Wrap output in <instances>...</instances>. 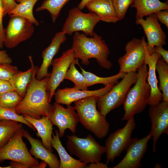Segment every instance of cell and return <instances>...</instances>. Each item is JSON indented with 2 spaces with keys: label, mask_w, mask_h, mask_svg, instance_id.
Instances as JSON below:
<instances>
[{
  "label": "cell",
  "mask_w": 168,
  "mask_h": 168,
  "mask_svg": "<svg viewBox=\"0 0 168 168\" xmlns=\"http://www.w3.org/2000/svg\"><path fill=\"white\" fill-rule=\"evenodd\" d=\"M147 45L144 37L141 39L134 38L129 41L125 47V54L118 60L119 72L126 73L136 72L145 63L146 55L148 54Z\"/></svg>",
  "instance_id": "8"
},
{
  "label": "cell",
  "mask_w": 168,
  "mask_h": 168,
  "mask_svg": "<svg viewBox=\"0 0 168 168\" xmlns=\"http://www.w3.org/2000/svg\"><path fill=\"white\" fill-rule=\"evenodd\" d=\"M19 2L16 7L10 11L7 14L10 16H16L26 18L36 26L39 23L34 17L33 9L34 6L39 0H15Z\"/></svg>",
  "instance_id": "25"
},
{
  "label": "cell",
  "mask_w": 168,
  "mask_h": 168,
  "mask_svg": "<svg viewBox=\"0 0 168 168\" xmlns=\"http://www.w3.org/2000/svg\"><path fill=\"white\" fill-rule=\"evenodd\" d=\"M22 126L21 123L17 121L0 120V148L6 144Z\"/></svg>",
  "instance_id": "28"
},
{
  "label": "cell",
  "mask_w": 168,
  "mask_h": 168,
  "mask_svg": "<svg viewBox=\"0 0 168 168\" xmlns=\"http://www.w3.org/2000/svg\"><path fill=\"white\" fill-rule=\"evenodd\" d=\"M137 25H141L147 38V50L155 46L163 47L166 44V35L155 13L151 14L146 19H136Z\"/></svg>",
  "instance_id": "16"
},
{
  "label": "cell",
  "mask_w": 168,
  "mask_h": 168,
  "mask_svg": "<svg viewBox=\"0 0 168 168\" xmlns=\"http://www.w3.org/2000/svg\"><path fill=\"white\" fill-rule=\"evenodd\" d=\"M137 78L136 72L126 73L119 82L106 94L98 97L97 107L103 116L106 117L111 111L123 105L128 91L135 83Z\"/></svg>",
  "instance_id": "7"
},
{
  "label": "cell",
  "mask_w": 168,
  "mask_h": 168,
  "mask_svg": "<svg viewBox=\"0 0 168 168\" xmlns=\"http://www.w3.org/2000/svg\"><path fill=\"white\" fill-rule=\"evenodd\" d=\"M23 137L30 143L31 148L29 152L35 158L42 160L48 165L50 168H59L60 161L57 156L47 149L42 142L32 137L28 131L24 129Z\"/></svg>",
  "instance_id": "20"
},
{
  "label": "cell",
  "mask_w": 168,
  "mask_h": 168,
  "mask_svg": "<svg viewBox=\"0 0 168 168\" xmlns=\"http://www.w3.org/2000/svg\"><path fill=\"white\" fill-rule=\"evenodd\" d=\"M161 56L158 53L154 52L146 55L145 63L148 66L147 80L151 88L150 96L147 101L149 105H156L163 101L162 93L159 89L158 81L156 75V66L158 59Z\"/></svg>",
  "instance_id": "19"
},
{
  "label": "cell",
  "mask_w": 168,
  "mask_h": 168,
  "mask_svg": "<svg viewBox=\"0 0 168 168\" xmlns=\"http://www.w3.org/2000/svg\"><path fill=\"white\" fill-rule=\"evenodd\" d=\"M32 73V68L31 66L30 68L26 71H18L9 81L14 91L23 98L30 82Z\"/></svg>",
  "instance_id": "26"
},
{
  "label": "cell",
  "mask_w": 168,
  "mask_h": 168,
  "mask_svg": "<svg viewBox=\"0 0 168 168\" xmlns=\"http://www.w3.org/2000/svg\"><path fill=\"white\" fill-rule=\"evenodd\" d=\"M77 64L80 67L82 73L84 76L88 87L98 84H101L105 86L109 84L117 83L119 80L123 78L126 73L123 72H119L114 75L106 77L98 76L91 72L86 71L82 68L79 64Z\"/></svg>",
  "instance_id": "27"
},
{
  "label": "cell",
  "mask_w": 168,
  "mask_h": 168,
  "mask_svg": "<svg viewBox=\"0 0 168 168\" xmlns=\"http://www.w3.org/2000/svg\"><path fill=\"white\" fill-rule=\"evenodd\" d=\"M86 7L90 12L96 14L101 21L116 23L119 21L112 0H92Z\"/></svg>",
  "instance_id": "22"
},
{
  "label": "cell",
  "mask_w": 168,
  "mask_h": 168,
  "mask_svg": "<svg viewBox=\"0 0 168 168\" xmlns=\"http://www.w3.org/2000/svg\"><path fill=\"white\" fill-rule=\"evenodd\" d=\"M152 138L150 132L146 136L138 139L131 138L126 147V153L122 160L112 168H139L142 160L147 150V144Z\"/></svg>",
  "instance_id": "15"
},
{
  "label": "cell",
  "mask_w": 168,
  "mask_h": 168,
  "mask_svg": "<svg viewBox=\"0 0 168 168\" xmlns=\"http://www.w3.org/2000/svg\"><path fill=\"white\" fill-rule=\"evenodd\" d=\"M11 91H14L8 81L0 79V95Z\"/></svg>",
  "instance_id": "39"
},
{
  "label": "cell",
  "mask_w": 168,
  "mask_h": 168,
  "mask_svg": "<svg viewBox=\"0 0 168 168\" xmlns=\"http://www.w3.org/2000/svg\"><path fill=\"white\" fill-rule=\"evenodd\" d=\"M18 71L17 67L11 64H0V79L8 81Z\"/></svg>",
  "instance_id": "35"
},
{
  "label": "cell",
  "mask_w": 168,
  "mask_h": 168,
  "mask_svg": "<svg viewBox=\"0 0 168 168\" xmlns=\"http://www.w3.org/2000/svg\"><path fill=\"white\" fill-rule=\"evenodd\" d=\"M66 35L63 31L56 33L50 44L42 51V62L36 74L37 79L41 80L50 74V73L48 72V68L51 65L54 57L59 51L61 45L67 39Z\"/></svg>",
  "instance_id": "18"
},
{
  "label": "cell",
  "mask_w": 168,
  "mask_h": 168,
  "mask_svg": "<svg viewBox=\"0 0 168 168\" xmlns=\"http://www.w3.org/2000/svg\"><path fill=\"white\" fill-rule=\"evenodd\" d=\"M55 134L53 132L51 146L58 152L60 159L59 168H86V165L79 160L71 156L63 146L60 140L58 130H55Z\"/></svg>",
  "instance_id": "23"
},
{
  "label": "cell",
  "mask_w": 168,
  "mask_h": 168,
  "mask_svg": "<svg viewBox=\"0 0 168 168\" xmlns=\"http://www.w3.org/2000/svg\"><path fill=\"white\" fill-rule=\"evenodd\" d=\"M149 54L156 52L159 54L163 60L168 64V51L162 47L155 46L147 50Z\"/></svg>",
  "instance_id": "36"
},
{
  "label": "cell",
  "mask_w": 168,
  "mask_h": 168,
  "mask_svg": "<svg viewBox=\"0 0 168 168\" xmlns=\"http://www.w3.org/2000/svg\"><path fill=\"white\" fill-rule=\"evenodd\" d=\"M76 111L74 107L71 105L65 108L56 102L50 105L48 118L53 125L58 127L60 138L63 136L67 129L73 134L76 133L79 119Z\"/></svg>",
  "instance_id": "12"
},
{
  "label": "cell",
  "mask_w": 168,
  "mask_h": 168,
  "mask_svg": "<svg viewBox=\"0 0 168 168\" xmlns=\"http://www.w3.org/2000/svg\"><path fill=\"white\" fill-rule=\"evenodd\" d=\"M28 58L32 68L30 82L21 101L15 108L16 113L27 114L35 119L48 117L51 104L49 101L47 86L50 74L39 80L36 77L38 68L35 65L31 56Z\"/></svg>",
  "instance_id": "1"
},
{
  "label": "cell",
  "mask_w": 168,
  "mask_h": 168,
  "mask_svg": "<svg viewBox=\"0 0 168 168\" xmlns=\"http://www.w3.org/2000/svg\"><path fill=\"white\" fill-rule=\"evenodd\" d=\"M168 64L161 57L157 60L156 70L158 74L159 80V89L162 91L163 101L168 102Z\"/></svg>",
  "instance_id": "29"
},
{
  "label": "cell",
  "mask_w": 168,
  "mask_h": 168,
  "mask_svg": "<svg viewBox=\"0 0 168 168\" xmlns=\"http://www.w3.org/2000/svg\"><path fill=\"white\" fill-rule=\"evenodd\" d=\"M10 164L12 168H29L25 164L17 162L12 161Z\"/></svg>",
  "instance_id": "42"
},
{
  "label": "cell",
  "mask_w": 168,
  "mask_h": 168,
  "mask_svg": "<svg viewBox=\"0 0 168 168\" xmlns=\"http://www.w3.org/2000/svg\"><path fill=\"white\" fill-rule=\"evenodd\" d=\"M92 0H82L77 7L81 10L83 9L87 4Z\"/></svg>",
  "instance_id": "43"
},
{
  "label": "cell",
  "mask_w": 168,
  "mask_h": 168,
  "mask_svg": "<svg viewBox=\"0 0 168 168\" xmlns=\"http://www.w3.org/2000/svg\"><path fill=\"white\" fill-rule=\"evenodd\" d=\"M23 98L15 91L3 93L0 95V107L15 108Z\"/></svg>",
  "instance_id": "33"
},
{
  "label": "cell",
  "mask_w": 168,
  "mask_h": 168,
  "mask_svg": "<svg viewBox=\"0 0 168 168\" xmlns=\"http://www.w3.org/2000/svg\"><path fill=\"white\" fill-rule=\"evenodd\" d=\"M100 21L99 17L95 13H84L77 7H74L69 11L62 31L68 35L82 31L87 36L92 37L94 28Z\"/></svg>",
  "instance_id": "11"
},
{
  "label": "cell",
  "mask_w": 168,
  "mask_h": 168,
  "mask_svg": "<svg viewBox=\"0 0 168 168\" xmlns=\"http://www.w3.org/2000/svg\"><path fill=\"white\" fill-rule=\"evenodd\" d=\"M78 62L77 58H75L72 61L66 72L64 79H68L72 81L74 84L73 88L75 89L87 90L88 86L84 76L75 67V64Z\"/></svg>",
  "instance_id": "30"
},
{
  "label": "cell",
  "mask_w": 168,
  "mask_h": 168,
  "mask_svg": "<svg viewBox=\"0 0 168 168\" xmlns=\"http://www.w3.org/2000/svg\"><path fill=\"white\" fill-rule=\"evenodd\" d=\"M158 20L168 28V10H161L155 13Z\"/></svg>",
  "instance_id": "37"
},
{
  "label": "cell",
  "mask_w": 168,
  "mask_h": 168,
  "mask_svg": "<svg viewBox=\"0 0 168 168\" xmlns=\"http://www.w3.org/2000/svg\"><path fill=\"white\" fill-rule=\"evenodd\" d=\"M8 120L15 121L25 124L34 131L36 129L27 121L22 115L17 114L15 108L0 107V120Z\"/></svg>",
  "instance_id": "32"
},
{
  "label": "cell",
  "mask_w": 168,
  "mask_h": 168,
  "mask_svg": "<svg viewBox=\"0 0 168 168\" xmlns=\"http://www.w3.org/2000/svg\"><path fill=\"white\" fill-rule=\"evenodd\" d=\"M70 0H44L35 11L47 10L49 13L52 22H55L63 7Z\"/></svg>",
  "instance_id": "31"
},
{
  "label": "cell",
  "mask_w": 168,
  "mask_h": 168,
  "mask_svg": "<svg viewBox=\"0 0 168 168\" xmlns=\"http://www.w3.org/2000/svg\"><path fill=\"white\" fill-rule=\"evenodd\" d=\"M155 168H161V164H159L158 163H157L155 166Z\"/></svg>",
  "instance_id": "44"
},
{
  "label": "cell",
  "mask_w": 168,
  "mask_h": 168,
  "mask_svg": "<svg viewBox=\"0 0 168 168\" xmlns=\"http://www.w3.org/2000/svg\"><path fill=\"white\" fill-rule=\"evenodd\" d=\"M115 84H109L104 87L92 91L82 90L72 88L59 89L55 91L54 96L55 102L67 106L73 102L88 97L101 96L107 93Z\"/></svg>",
  "instance_id": "17"
},
{
  "label": "cell",
  "mask_w": 168,
  "mask_h": 168,
  "mask_svg": "<svg viewBox=\"0 0 168 168\" xmlns=\"http://www.w3.org/2000/svg\"><path fill=\"white\" fill-rule=\"evenodd\" d=\"M134 85L128 91L123 104L124 114L122 120L128 121L145 109L150 94L151 88L147 82L148 68L144 63L137 70Z\"/></svg>",
  "instance_id": "4"
},
{
  "label": "cell",
  "mask_w": 168,
  "mask_h": 168,
  "mask_svg": "<svg viewBox=\"0 0 168 168\" xmlns=\"http://www.w3.org/2000/svg\"><path fill=\"white\" fill-rule=\"evenodd\" d=\"M125 126L110 134L107 138L105 143L107 165L113 162L125 149L131 139V136L136 124L133 117L127 121Z\"/></svg>",
  "instance_id": "10"
},
{
  "label": "cell",
  "mask_w": 168,
  "mask_h": 168,
  "mask_svg": "<svg viewBox=\"0 0 168 168\" xmlns=\"http://www.w3.org/2000/svg\"><path fill=\"white\" fill-rule=\"evenodd\" d=\"M135 0H112L113 7L119 20L123 19L130 5Z\"/></svg>",
  "instance_id": "34"
},
{
  "label": "cell",
  "mask_w": 168,
  "mask_h": 168,
  "mask_svg": "<svg viewBox=\"0 0 168 168\" xmlns=\"http://www.w3.org/2000/svg\"><path fill=\"white\" fill-rule=\"evenodd\" d=\"M131 7L136 9L137 19L161 10H168V4L167 2H163L159 0H135Z\"/></svg>",
  "instance_id": "24"
},
{
  "label": "cell",
  "mask_w": 168,
  "mask_h": 168,
  "mask_svg": "<svg viewBox=\"0 0 168 168\" xmlns=\"http://www.w3.org/2000/svg\"><path fill=\"white\" fill-rule=\"evenodd\" d=\"M66 147L69 152L85 164L100 162L105 153V147L100 145L91 134L84 138L74 134L67 136Z\"/></svg>",
  "instance_id": "6"
},
{
  "label": "cell",
  "mask_w": 168,
  "mask_h": 168,
  "mask_svg": "<svg viewBox=\"0 0 168 168\" xmlns=\"http://www.w3.org/2000/svg\"><path fill=\"white\" fill-rule=\"evenodd\" d=\"M4 6V17L14 8L17 4L15 0H2Z\"/></svg>",
  "instance_id": "38"
},
{
  "label": "cell",
  "mask_w": 168,
  "mask_h": 168,
  "mask_svg": "<svg viewBox=\"0 0 168 168\" xmlns=\"http://www.w3.org/2000/svg\"><path fill=\"white\" fill-rule=\"evenodd\" d=\"M75 58L73 50L71 48L64 52L59 58L52 60L51 65L53 66V69L50 73L47 86L49 103L56 89L64 80L66 72Z\"/></svg>",
  "instance_id": "13"
},
{
  "label": "cell",
  "mask_w": 168,
  "mask_h": 168,
  "mask_svg": "<svg viewBox=\"0 0 168 168\" xmlns=\"http://www.w3.org/2000/svg\"><path fill=\"white\" fill-rule=\"evenodd\" d=\"M148 112L152 125V152L155 153L156 144L161 136L163 133L168 134V102L162 101L150 105Z\"/></svg>",
  "instance_id": "14"
},
{
  "label": "cell",
  "mask_w": 168,
  "mask_h": 168,
  "mask_svg": "<svg viewBox=\"0 0 168 168\" xmlns=\"http://www.w3.org/2000/svg\"><path fill=\"white\" fill-rule=\"evenodd\" d=\"M86 168H107L108 166L106 164H104L100 162L96 163H91L88 166H86Z\"/></svg>",
  "instance_id": "41"
},
{
  "label": "cell",
  "mask_w": 168,
  "mask_h": 168,
  "mask_svg": "<svg viewBox=\"0 0 168 168\" xmlns=\"http://www.w3.org/2000/svg\"><path fill=\"white\" fill-rule=\"evenodd\" d=\"M99 97L92 96L74 102L79 122L87 130L99 139L105 138L110 130V124L106 117L98 110L97 103Z\"/></svg>",
  "instance_id": "3"
},
{
  "label": "cell",
  "mask_w": 168,
  "mask_h": 168,
  "mask_svg": "<svg viewBox=\"0 0 168 168\" xmlns=\"http://www.w3.org/2000/svg\"><path fill=\"white\" fill-rule=\"evenodd\" d=\"M34 30V24L27 19L11 15L7 25L4 29V45L9 49L15 48L29 39Z\"/></svg>",
  "instance_id": "9"
},
{
  "label": "cell",
  "mask_w": 168,
  "mask_h": 168,
  "mask_svg": "<svg viewBox=\"0 0 168 168\" xmlns=\"http://www.w3.org/2000/svg\"><path fill=\"white\" fill-rule=\"evenodd\" d=\"M24 128L17 131L4 146L0 148V162L5 160L21 163L29 168H45L47 164L33 157L28 151L26 144L23 141Z\"/></svg>",
  "instance_id": "5"
},
{
  "label": "cell",
  "mask_w": 168,
  "mask_h": 168,
  "mask_svg": "<svg viewBox=\"0 0 168 168\" xmlns=\"http://www.w3.org/2000/svg\"><path fill=\"white\" fill-rule=\"evenodd\" d=\"M22 114L25 119L37 130V135L41 138L44 146L52 152L53 150L51 146V141L53 128V124L48 117L44 116L40 119H35L27 114Z\"/></svg>",
  "instance_id": "21"
},
{
  "label": "cell",
  "mask_w": 168,
  "mask_h": 168,
  "mask_svg": "<svg viewBox=\"0 0 168 168\" xmlns=\"http://www.w3.org/2000/svg\"><path fill=\"white\" fill-rule=\"evenodd\" d=\"M12 62V58L7 53L6 51L0 49V64H11Z\"/></svg>",
  "instance_id": "40"
},
{
  "label": "cell",
  "mask_w": 168,
  "mask_h": 168,
  "mask_svg": "<svg viewBox=\"0 0 168 168\" xmlns=\"http://www.w3.org/2000/svg\"><path fill=\"white\" fill-rule=\"evenodd\" d=\"M72 48L75 58L80 59L83 65H89V59L94 58L103 68L109 70L112 66L108 59L110 51L108 46L102 37L96 33L92 37H88L83 33L75 32Z\"/></svg>",
  "instance_id": "2"
},
{
  "label": "cell",
  "mask_w": 168,
  "mask_h": 168,
  "mask_svg": "<svg viewBox=\"0 0 168 168\" xmlns=\"http://www.w3.org/2000/svg\"><path fill=\"white\" fill-rule=\"evenodd\" d=\"M0 168H11V166L10 165L6 167H2L0 166Z\"/></svg>",
  "instance_id": "45"
}]
</instances>
